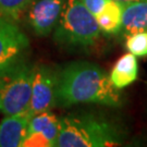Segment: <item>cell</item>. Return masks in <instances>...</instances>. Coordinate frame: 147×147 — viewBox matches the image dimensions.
<instances>
[{"label":"cell","instance_id":"obj_1","mask_svg":"<svg viewBox=\"0 0 147 147\" xmlns=\"http://www.w3.org/2000/svg\"><path fill=\"white\" fill-rule=\"evenodd\" d=\"M79 104L119 107L122 99L105 70L88 61H73L58 72L55 107L68 108Z\"/></svg>","mask_w":147,"mask_h":147},{"label":"cell","instance_id":"obj_6","mask_svg":"<svg viewBox=\"0 0 147 147\" xmlns=\"http://www.w3.org/2000/svg\"><path fill=\"white\" fill-rule=\"evenodd\" d=\"M58 83V71L53 68L39 64L34 68L32 84V97L28 110L34 116L55 107V97Z\"/></svg>","mask_w":147,"mask_h":147},{"label":"cell","instance_id":"obj_2","mask_svg":"<svg viewBox=\"0 0 147 147\" xmlns=\"http://www.w3.org/2000/svg\"><path fill=\"white\" fill-rule=\"evenodd\" d=\"M125 133L116 121L92 111L72 112L60 119L59 147H113L122 145Z\"/></svg>","mask_w":147,"mask_h":147},{"label":"cell","instance_id":"obj_9","mask_svg":"<svg viewBox=\"0 0 147 147\" xmlns=\"http://www.w3.org/2000/svg\"><path fill=\"white\" fill-rule=\"evenodd\" d=\"M122 31L125 35L147 31V0L123 3Z\"/></svg>","mask_w":147,"mask_h":147},{"label":"cell","instance_id":"obj_4","mask_svg":"<svg viewBox=\"0 0 147 147\" xmlns=\"http://www.w3.org/2000/svg\"><path fill=\"white\" fill-rule=\"evenodd\" d=\"M34 68L26 60L0 74V112L13 116L30 108Z\"/></svg>","mask_w":147,"mask_h":147},{"label":"cell","instance_id":"obj_7","mask_svg":"<svg viewBox=\"0 0 147 147\" xmlns=\"http://www.w3.org/2000/svg\"><path fill=\"white\" fill-rule=\"evenodd\" d=\"M67 0H34L27 13V22L36 36H48L58 23Z\"/></svg>","mask_w":147,"mask_h":147},{"label":"cell","instance_id":"obj_17","mask_svg":"<svg viewBox=\"0 0 147 147\" xmlns=\"http://www.w3.org/2000/svg\"><path fill=\"white\" fill-rule=\"evenodd\" d=\"M118 2H121V3H126V2H131V1H140V0H116Z\"/></svg>","mask_w":147,"mask_h":147},{"label":"cell","instance_id":"obj_8","mask_svg":"<svg viewBox=\"0 0 147 147\" xmlns=\"http://www.w3.org/2000/svg\"><path fill=\"white\" fill-rule=\"evenodd\" d=\"M32 117L30 110L5 117L0 122V147H21L28 133Z\"/></svg>","mask_w":147,"mask_h":147},{"label":"cell","instance_id":"obj_16","mask_svg":"<svg viewBox=\"0 0 147 147\" xmlns=\"http://www.w3.org/2000/svg\"><path fill=\"white\" fill-rule=\"evenodd\" d=\"M81 2L86 7V9L95 16L104 9L108 0H81Z\"/></svg>","mask_w":147,"mask_h":147},{"label":"cell","instance_id":"obj_3","mask_svg":"<svg viewBox=\"0 0 147 147\" xmlns=\"http://www.w3.org/2000/svg\"><path fill=\"white\" fill-rule=\"evenodd\" d=\"M99 34L96 16L81 0H67L53 31V42L68 49H87L96 45Z\"/></svg>","mask_w":147,"mask_h":147},{"label":"cell","instance_id":"obj_14","mask_svg":"<svg viewBox=\"0 0 147 147\" xmlns=\"http://www.w3.org/2000/svg\"><path fill=\"white\" fill-rule=\"evenodd\" d=\"M125 47L135 57H147V31L126 35Z\"/></svg>","mask_w":147,"mask_h":147},{"label":"cell","instance_id":"obj_15","mask_svg":"<svg viewBox=\"0 0 147 147\" xmlns=\"http://www.w3.org/2000/svg\"><path fill=\"white\" fill-rule=\"evenodd\" d=\"M53 143L48 140L42 133L34 132L28 133L24 141L22 143L21 147H53Z\"/></svg>","mask_w":147,"mask_h":147},{"label":"cell","instance_id":"obj_5","mask_svg":"<svg viewBox=\"0 0 147 147\" xmlns=\"http://www.w3.org/2000/svg\"><path fill=\"white\" fill-rule=\"evenodd\" d=\"M30 39L16 21L0 16V74L25 60Z\"/></svg>","mask_w":147,"mask_h":147},{"label":"cell","instance_id":"obj_11","mask_svg":"<svg viewBox=\"0 0 147 147\" xmlns=\"http://www.w3.org/2000/svg\"><path fill=\"white\" fill-rule=\"evenodd\" d=\"M123 3L108 0L104 9L96 16L100 31L106 34H117L122 30Z\"/></svg>","mask_w":147,"mask_h":147},{"label":"cell","instance_id":"obj_12","mask_svg":"<svg viewBox=\"0 0 147 147\" xmlns=\"http://www.w3.org/2000/svg\"><path fill=\"white\" fill-rule=\"evenodd\" d=\"M60 129V119L56 115H53L50 110H46L36 113L31 118L28 124V133L38 132L47 137L53 146H56V142L59 135ZM27 133V134H28Z\"/></svg>","mask_w":147,"mask_h":147},{"label":"cell","instance_id":"obj_13","mask_svg":"<svg viewBox=\"0 0 147 147\" xmlns=\"http://www.w3.org/2000/svg\"><path fill=\"white\" fill-rule=\"evenodd\" d=\"M33 1L34 0H0V16L16 22Z\"/></svg>","mask_w":147,"mask_h":147},{"label":"cell","instance_id":"obj_10","mask_svg":"<svg viewBox=\"0 0 147 147\" xmlns=\"http://www.w3.org/2000/svg\"><path fill=\"white\" fill-rule=\"evenodd\" d=\"M138 74L136 57L129 53L117 60L110 72V82L117 89H122L135 82Z\"/></svg>","mask_w":147,"mask_h":147}]
</instances>
